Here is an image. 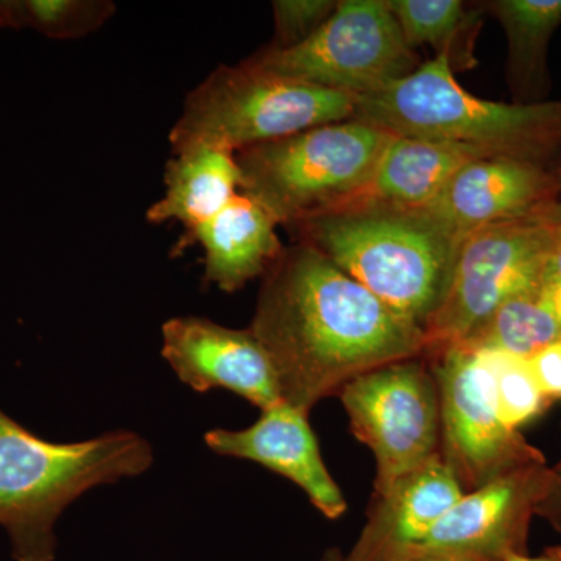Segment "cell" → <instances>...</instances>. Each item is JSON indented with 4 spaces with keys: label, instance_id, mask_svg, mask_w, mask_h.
Wrapping results in <instances>:
<instances>
[{
    "label": "cell",
    "instance_id": "obj_1",
    "mask_svg": "<svg viewBox=\"0 0 561 561\" xmlns=\"http://www.w3.org/2000/svg\"><path fill=\"white\" fill-rule=\"evenodd\" d=\"M249 330L267 351L280 397L309 415L364 373L423 357V331L308 243L262 276Z\"/></svg>",
    "mask_w": 561,
    "mask_h": 561
},
{
    "label": "cell",
    "instance_id": "obj_2",
    "mask_svg": "<svg viewBox=\"0 0 561 561\" xmlns=\"http://www.w3.org/2000/svg\"><path fill=\"white\" fill-rule=\"evenodd\" d=\"M153 449L131 431L51 443L0 411V526L14 561H55V524L87 491L149 471Z\"/></svg>",
    "mask_w": 561,
    "mask_h": 561
},
{
    "label": "cell",
    "instance_id": "obj_3",
    "mask_svg": "<svg viewBox=\"0 0 561 561\" xmlns=\"http://www.w3.org/2000/svg\"><path fill=\"white\" fill-rule=\"evenodd\" d=\"M353 119L393 136L461 144L489 157L548 165L561 149V99L537 103L485 101L465 90L451 55L442 51L415 72L356 98Z\"/></svg>",
    "mask_w": 561,
    "mask_h": 561
},
{
    "label": "cell",
    "instance_id": "obj_4",
    "mask_svg": "<svg viewBox=\"0 0 561 561\" xmlns=\"http://www.w3.org/2000/svg\"><path fill=\"white\" fill-rule=\"evenodd\" d=\"M289 230L421 331L445 297L460 245L421 210H342Z\"/></svg>",
    "mask_w": 561,
    "mask_h": 561
},
{
    "label": "cell",
    "instance_id": "obj_5",
    "mask_svg": "<svg viewBox=\"0 0 561 561\" xmlns=\"http://www.w3.org/2000/svg\"><path fill=\"white\" fill-rule=\"evenodd\" d=\"M393 135L357 119L309 128L236 153L241 191L290 228L337 209L370 181Z\"/></svg>",
    "mask_w": 561,
    "mask_h": 561
},
{
    "label": "cell",
    "instance_id": "obj_6",
    "mask_svg": "<svg viewBox=\"0 0 561 561\" xmlns=\"http://www.w3.org/2000/svg\"><path fill=\"white\" fill-rule=\"evenodd\" d=\"M356 98L286 79L243 61L219 66L187 94L169 133L172 154L192 147L241 151L353 119Z\"/></svg>",
    "mask_w": 561,
    "mask_h": 561
},
{
    "label": "cell",
    "instance_id": "obj_7",
    "mask_svg": "<svg viewBox=\"0 0 561 561\" xmlns=\"http://www.w3.org/2000/svg\"><path fill=\"white\" fill-rule=\"evenodd\" d=\"M560 224L561 205L467 236L445 297L424 324V359L468 341L512 297L540 289Z\"/></svg>",
    "mask_w": 561,
    "mask_h": 561
},
{
    "label": "cell",
    "instance_id": "obj_8",
    "mask_svg": "<svg viewBox=\"0 0 561 561\" xmlns=\"http://www.w3.org/2000/svg\"><path fill=\"white\" fill-rule=\"evenodd\" d=\"M245 61L354 98L382 90L423 65L387 0H341L330 20L308 39L287 49L264 47Z\"/></svg>",
    "mask_w": 561,
    "mask_h": 561
},
{
    "label": "cell",
    "instance_id": "obj_9",
    "mask_svg": "<svg viewBox=\"0 0 561 561\" xmlns=\"http://www.w3.org/2000/svg\"><path fill=\"white\" fill-rule=\"evenodd\" d=\"M426 362L440 401V454L463 493L518 468L546 463L540 449L501 419L490 350L460 343Z\"/></svg>",
    "mask_w": 561,
    "mask_h": 561
},
{
    "label": "cell",
    "instance_id": "obj_10",
    "mask_svg": "<svg viewBox=\"0 0 561 561\" xmlns=\"http://www.w3.org/2000/svg\"><path fill=\"white\" fill-rule=\"evenodd\" d=\"M339 394L351 431L375 456L373 496L440 454V401L424 357L364 373Z\"/></svg>",
    "mask_w": 561,
    "mask_h": 561
},
{
    "label": "cell",
    "instance_id": "obj_11",
    "mask_svg": "<svg viewBox=\"0 0 561 561\" xmlns=\"http://www.w3.org/2000/svg\"><path fill=\"white\" fill-rule=\"evenodd\" d=\"M549 478L551 468L535 463L465 493L398 561H505L511 553H527L530 522Z\"/></svg>",
    "mask_w": 561,
    "mask_h": 561
},
{
    "label": "cell",
    "instance_id": "obj_12",
    "mask_svg": "<svg viewBox=\"0 0 561 561\" xmlns=\"http://www.w3.org/2000/svg\"><path fill=\"white\" fill-rule=\"evenodd\" d=\"M556 169L516 158L485 157L468 162L424 208L454 241L471 232L559 208Z\"/></svg>",
    "mask_w": 561,
    "mask_h": 561
},
{
    "label": "cell",
    "instance_id": "obj_13",
    "mask_svg": "<svg viewBox=\"0 0 561 561\" xmlns=\"http://www.w3.org/2000/svg\"><path fill=\"white\" fill-rule=\"evenodd\" d=\"M161 335L162 357L195 391L227 389L261 411L283 401L271 357L250 330L175 317L162 324Z\"/></svg>",
    "mask_w": 561,
    "mask_h": 561
},
{
    "label": "cell",
    "instance_id": "obj_14",
    "mask_svg": "<svg viewBox=\"0 0 561 561\" xmlns=\"http://www.w3.org/2000/svg\"><path fill=\"white\" fill-rule=\"evenodd\" d=\"M205 442L220 456L256 461L289 479L328 519H339L346 512L345 496L324 465L309 415L286 401L262 411L247 430L206 432Z\"/></svg>",
    "mask_w": 561,
    "mask_h": 561
},
{
    "label": "cell",
    "instance_id": "obj_15",
    "mask_svg": "<svg viewBox=\"0 0 561 561\" xmlns=\"http://www.w3.org/2000/svg\"><path fill=\"white\" fill-rule=\"evenodd\" d=\"M442 454L371 497L367 523L343 561H398L463 496Z\"/></svg>",
    "mask_w": 561,
    "mask_h": 561
},
{
    "label": "cell",
    "instance_id": "obj_16",
    "mask_svg": "<svg viewBox=\"0 0 561 561\" xmlns=\"http://www.w3.org/2000/svg\"><path fill=\"white\" fill-rule=\"evenodd\" d=\"M485 157L489 154L461 144L393 136L370 181L332 213L424 208L463 165Z\"/></svg>",
    "mask_w": 561,
    "mask_h": 561
},
{
    "label": "cell",
    "instance_id": "obj_17",
    "mask_svg": "<svg viewBox=\"0 0 561 561\" xmlns=\"http://www.w3.org/2000/svg\"><path fill=\"white\" fill-rule=\"evenodd\" d=\"M275 219L260 203L239 192L197 231L181 239L180 249L201 243L205 250V283L232 294L260 278L278 261L286 247Z\"/></svg>",
    "mask_w": 561,
    "mask_h": 561
},
{
    "label": "cell",
    "instance_id": "obj_18",
    "mask_svg": "<svg viewBox=\"0 0 561 561\" xmlns=\"http://www.w3.org/2000/svg\"><path fill=\"white\" fill-rule=\"evenodd\" d=\"M241 181L234 151L201 146L173 153L165 164L164 197L147 209V220L180 221L187 238L239 194Z\"/></svg>",
    "mask_w": 561,
    "mask_h": 561
},
{
    "label": "cell",
    "instance_id": "obj_19",
    "mask_svg": "<svg viewBox=\"0 0 561 561\" xmlns=\"http://www.w3.org/2000/svg\"><path fill=\"white\" fill-rule=\"evenodd\" d=\"M486 9L507 35L508 80L516 103L542 102L549 41L561 25V0H494Z\"/></svg>",
    "mask_w": 561,
    "mask_h": 561
},
{
    "label": "cell",
    "instance_id": "obj_20",
    "mask_svg": "<svg viewBox=\"0 0 561 561\" xmlns=\"http://www.w3.org/2000/svg\"><path fill=\"white\" fill-rule=\"evenodd\" d=\"M559 339L560 323L542 298L540 287L505 301L481 330L461 343L529 360L535 353Z\"/></svg>",
    "mask_w": 561,
    "mask_h": 561
},
{
    "label": "cell",
    "instance_id": "obj_21",
    "mask_svg": "<svg viewBox=\"0 0 561 561\" xmlns=\"http://www.w3.org/2000/svg\"><path fill=\"white\" fill-rule=\"evenodd\" d=\"M114 10L108 0H0V28L79 39L98 32Z\"/></svg>",
    "mask_w": 561,
    "mask_h": 561
},
{
    "label": "cell",
    "instance_id": "obj_22",
    "mask_svg": "<svg viewBox=\"0 0 561 561\" xmlns=\"http://www.w3.org/2000/svg\"><path fill=\"white\" fill-rule=\"evenodd\" d=\"M387 5L412 49L427 44L437 54L451 55L453 62L457 41L471 46L467 36L478 31L479 16L460 0H387Z\"/></svg>",
    "mask_w": 561,
    "mask_h": 561
},
{
    "label": "cell",
    "instance_id": "obj_23",
    "mask_svg": "<svg viewBox=\"0 0 561 561\" xmlns=\"http://www.w3.org/2000/svg\"><path fill=\"white\" fill-rule=\"evenodd\" d=\"M490 351L497 411L511 430L518 431L548 411L552 401L542 394L535 382L529 362L502 351Z\"/></svg>",
    "mask_w": 561,
    "mask_h": 561
},
{
    "label": "cell",
    "instance_id": "obj_24",
    "mask_svg": "<svg viewBox=\"0 0 561 561\" xmlns=\"http://www.w3.org/2000/svg\"><path fill=\"white\" fill-rule=\"evenodd\" d=\"M335 0H275L272 3L276 49L297 46L313 35L337 9Z\"/></svg>",
    "mask_w": 561,
    "mask_h": 561
},
{
    "label": "cell",
    "instance_id": "obj_25",
    "mask_svg": "<svg viewBox=\"0 0 561 561\" xmlns=\"http://www.w3.org/2000/svg\"><path fill=\"white\" fill-rule=\"evenodd\" d=\"M527 362L542 394L552 402L561 400V339L535 353Z\"/></svg>",
    "mask_w": 561,
    "mask_h": 561
},
{
    "label": "cell",
    "instance_id": "obj_26",
    "mask_svg": "<svg viewBox=\"0 0 561 561\" xmlns=\"http://www.w3.org/2000/svg\"><path fill=\"white\" fill-rule=\"evenodd\" d=\"M535 516H540L561 534V459L556 467L551 468L548 489L540 504L537 505Z\"/></svg>",
    "mask_w": 561,
    "mask_h": 561
},
{
    "label": "cell",
    "instance_id": "obj_27",
    "mask_svg": "<svg viewBox=\"0 0 561 561\" xmlns=\"http://www.w3.org/2000/svg\"><path fill=\"white\" fill-rule=\"evenodd\" d=\"M541 295L561 327V280L542 279Z\"/></svg>",
    "mask_w": 561,
    "mask_h": 561
},
{
    "label": "cell",
    "instance_id": "obj_28",
    "mask_svg": "<svg viewBox=\"0 0 561 561\" xmlns=\"http://www.w3.org/2000/svg\"><path fill=\"white\" fill-rule=\"evenodd\" d=\"M542 279L561 280V224L557 228L556 239H553L551 253H549L548 264H546Z\"/></svg>",
    "mask_w": 561,
    "mask_h": 561
},
{
    "label": "cell",
    "instance_id": "obj_29",
    "mask_svg": "<svg viewBox=\"0 0 561 561\" xmlns=\"http://www.w3.org/2000/svg\"><path fill=\"white\" fill-rule=\"evenodd\" d=\"M505 561H561V546L548 548L537 557H530L529 553H511Z\"/></svg>",
    "mask_w": 561,
    "mask_h": 561
},
{
    "label": "cell",
    "instance_id": "obj_30",
    "mask_svg": "<svg viewBox=\"0 0 561 561\" xmlns=\"http://www.w3.org/2000/svg\"><path fill=\"white\" fill-rule=\"evenodd\" d=\"M345 560V556H343L341 549L339 548H330L328 551H324L323 556L320 557L317 561H343Z\"/></svg>",
    "mask_w": 561,
    "mask_h": 561
},
{
    "label": "cell",
    "instance_id": "obj_31",
    "mask_svg": "<svg viewBox=\"0 0 561 561\" xmlns=\"http://www.w3.org/2000/svg\"><path fill=\"white\" fill-rule=\"evenodd\" d=\"M557 179H559L560 192H561V164L556 169Z\"/></svg>",
    "mask_w": 561,
    "mask_h": 561
},
{
    "label": "cell",
    "instance_id": "obj_32",
    "mask_svg": "<svg viewBox=\"0 0 561 561\" xmlns=\"http://www.w3.org/2000/svg\"><path fill=\"white\" fill-rule=\"evenodd\" d=\"M405 561H430V560H405Z\"/></svg>",
    "mask_w": 561,
    "mask_h": 561
}]
</instances>
